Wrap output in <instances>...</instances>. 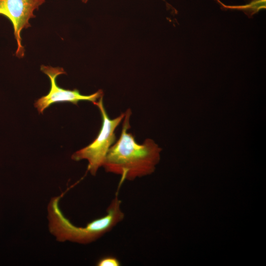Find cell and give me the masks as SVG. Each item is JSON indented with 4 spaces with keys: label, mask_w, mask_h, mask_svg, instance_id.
<instances>
[{
    "label": "cell",
    "mask_w": 266,
    "mask_h": 266,
    "mask_svg": "<svg viewBox=\"0 0 266 266\" xmlns=\"http://www.w3.org/2000/svg\"><path fill=\"white\" fill-rule=\"evenodd\" d=\"M40 69L49 78L51 88L46 96L40 98L34 103V107L39 114H42L46 108L55 103L70 102L77 105L79 101L87 100L93 103L103 96V92L101 90H99L96 93L90 95H83L77 89L70 90L59 87L56 81L57 76L61 74H66L62 67H53L49 66L41 65Z\"/></svg>",
    "instance_id": "277c9868"
},
{
    "label": "cell",
    "mask_w": 266,
    "mask_h": 266,
    "mask_svg": "<svg viewBox=\"0 0 266 266\" xmlns=\"http://www.w3.org/2000/svg\"><path fill=\"white\" fill-rule=\"evenodd\" d=\"M84 3H87L88 0H81Z\"/></svg>",
    "instance_id": "ba28073f"
},
{
    "label": "cell",
    "mask_w": 266,
    "mask_h": 266,
    "mask_svg": "<svg viewBox=\"0 0 266 266\" xmlns=\"http://www.w3.org/2000/svg\"><path fill=\"white\" fill-rule=\"evenodd\" d=\"M130 109L125 113L119 139L110 148L102 167L107 172L120 175L122 180H133L152 173L160 159L161 148L150 138L138 144L130 128Z\"/></svg>",
    "instance_id": "6da1fadb"
},
{
    "label": "cell",
    "mask_w": 266,
    "mask_h": 266,
    "mask_svg": "<svg viewBox=\"0 0 266 266\" xmlns=\"http://www.w3.org/2000/svg\"><path fill=\"white\" fill-rule=\"evenodd\" d=\"M96 105L102 117V125L98 135L94 140L88 146L73 153L71 159L75 161L87 160L88 162L87 169L93 175H95L102 167L106 155L116 139L115 131L124 119L125 113L114 119L108 116L103 103V97L93 103Z\"/></svg>",
    "instance_id": "3957f363"
},
{
    "label": "cell",
    "mask_w": 266,
    "mask_h": 266,
    "mask_svg": "<svg viewBox=\"0 0 266 266\" xmlns=\"http://www.w3.org/2000/svg\"><path fill=\"white\" fill-rule=\"evenodd\" d=\"M226 7L243 10L248 16H251L261 9L266 8V0H253L250 3L245 5Z\"/></svg>",
    "instance_id": "8992f818"
},
{
    "label": "cell",
    "mask_w": 266,
    "mask_h": 266,
    "mask_svg": "<svg viewBox=\"0 0 266 266\" xmlns=\"http://www.w3.org/2000/svg\"><path fill=\"white\" fill-rule=\"evenodd\" d=\"M121 263L115 257L105 256L100 258L97 263L98 266H119Z\"/></svg>",
    "instance_id": "52a82bcc"
},
{
    "label": "cell",
    "mask_w": 266,
    "mask_h": 266,
    "mask_svg": "<svg viewBox=\"0 0 266 266\" xmlns=\"http://www.w3.org/2000/svg\"><path fill=\"white\" fill-rule=\"evenodd\" d=\"M62 196L52 198L48 206L49 231L58 241L68 240L83 244L91 243L110 231L124 219L121 201L116 196L108 205L105 215L85 227L76 226L65 217L59 208Z\"/></svg>",
    "instance_id": "7a4b0ae2"
},
{
    "label": "cell",
    "mask_w": 266,
    "mask_h": 266,
    "mask_svg": "<svg viewBox=\"0 0 266 266\" xmlns=\"http://www.w3.org/2000/svg\"><path fill=\"white\" fill-rule=\"evenodd\" d=\"M45 0H0V15L5 16L11 22L15 38L17 43L16 56H24V47L22 44L21 32L31 27L30 19L35 17L33 12L45 2Z\"/></svg>",
    "instance_id": "5b68a950"
}]
</instances>
